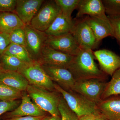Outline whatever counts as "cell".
Wrapping results in <instances>:
<instances>
[{
  "label": "cell",
  "mask_w": 120,
  "mask_h": 120,
  "mask_svg": "<svg viewBox=\"0 0 120 120\" xmlns=\"http://www.w3.org/2000/svg\"><path fill=\"white\" fill-rule=\"evenodd\" d=\"M107 83L105 80L99 79L77 80L72 90L97 105L102 101V96Z\"/></svg>",
  "instance_id": "obj_5"
},
{
  "label": "cell",
  "mask_w": 120,
  "mask_h": 120,
  "mask_svg": "<svg viewBox=\"0 0 120 120\" xmlns=\"http://www.w3.org/2000/svg\"><path fill=\"white\" fill-rule=\"evenodd\" d=\"M107 16L120 15V0H102Z\"/></svg>",
  "instance_id": "obj_27"
},
{
  "label": "cell",
  "mask_w": 120,
  "mask_h": 120,
  "mask_svg": "<svg viewBox=\"0 0 120 120\" xmlns=\"http://www.w3.org/2000/svg\"><path fill=\"white\" fill-rule=\"evenodd\" d=\"M107 16L112 26L113 37L120 45V15Z\"/></svg>",
  "instance_id": "obj_30"
},
{
  "label": "cell",
  "mask_w": 120,
  "mask_h": 120,
  "mask_svg": "<svg viewBox=\"0 0 120 120\" xmlns=\"http://www.w3.org/2000/svg\"><path fill=\"white\" fill-rule=\"evenodd\" d=\"M95 120H109L99 112L96 114Z\"/></svg>",
  "instance_id": "obj_36"
},
{
  "label": "cell",
  "mask_w": 120,
  "mask_h": 120,
  "mask_svg": "<svg viewBox=\"0 0 120 120\" xmlns=\"http://www.w3.org/2000/svg\"><path fill=\"white\" fill-rule=\"evenodd\" d=\"M108 82L101 97L102 100L112 96L120 95V68L115 72Z\"/></svg>",
  "instance_id": "obj_22"
},
{
  "label": "cell",
  "mask_w": 120,
  "mask_h": 120,
  "mask_svg": "<svg viewBox=\"0 0 120 120\" xmlns=\"http://www.w3.org/2000/svg\"><path fill=\"white\" fill-rule=\"evenodd\" d=\"M58 109L61 120H79V117L69 107L61 95L60 97Z\"/></svg>",
  "instance_id": "obj_26"
},
{
  "label": "cell",
  "mask_w": 120,
  "mask_h": 120,
  "mask_svg": "<svg viewBox=\"0 0 120 120\" xmlns=\"http://www.w3.org/2000/svg\"><path fill=\"white\" fill-rule=\"evenodd\" d=\"M95 59L93 50L86 49H81L73 56L68 69L76 81L90 79L105 80L106 75L99 68Z\"/></svg>",
  "instance_id": "obj_1"
},
{
  "label": "cell",
  "mask_w": 120,
  "mask_h": 120,
  "mask_svg": "<svg viewBox=\"0 0 120 120\" xmlns=\"http://www.w3.org/2000/svg\"><path fill=\"white\" fill-rule=\"evenodd\" d=\"M18 72L25 77L30 85L50 91L55 90L54 83L47 75L41 65L37 61L26 64Z\"/></svg>",
  "instance_id": "obj_4"
},
{
  "label": "cell",
  "mask_w": 120,
  "mask_h": 120,
  "mask_svg": "<svg viewBox=\"0 0 120 120\" xmlns=\"http://www.w3.org/2000/svg\"><path fill=\"white\" fill-rule=\"evenodd\" d=\"M26 91L32 101L41 109L51 116H60L58 106L60 95L54 91L30 84Z\"/></svg>",
  "instance_id": "obj_2"
},
{
  "label": "cell",
  "mask_w": 120,
  "mask_h": 120,
  "mask_svg": "<svg viewBox=\"0 0 120 120\" xmlns=\"http://www.w3.org/2000/svg\"><path fill=\"white\" fill-rule=\"evenodd\" d=\"M76 19L82 18L84 15L106 19L107 18L102 0H80Z\"/></svg>",
  "instance_id": "obj_16"
},
{
  "label": "cell",
  "mask_w": 120,
  "mask_h": 120,
  "mask_svg": "<svg viewBox=\"0 0 120 120\" xmlns=\"http://www.w3.org/2000/svg\"><path fill=\"white\" fill-rule=\"evenodd\" d=\"M74 24L71 33L81 49L93 50L99 44L92 30L83 18L73 20Z\"/></svg>",
  "instance_id": "obj_8"
},
{
  "label": "cell",
  "mask_w": 120,
  "mask_h": 120,
  "mask_svg": "<svg viewBox=\"0 0 120 120\" xmlns=\"http://www.w3.org/2000/svg\"><path fill=\"white\" fill-rule=\"evenodd\" d=\"M11 43L9 34L0 32V56L4 53Z\"/></svg>",
  "instance_id": "obj_32"
},
{
  "label": "cell",
  "mask_w": 120,
  "mask_h": 120,
  "mask_svg": "<svg viewBox=\"0 0 120 120\" xmlns=\"http://www.w3.org/2000/svg\"><path fill=\"white\" fill-rule=\"evenodd\" d=\"M83 18L99 43L106 37H113L112 29L108 17L103 19L86 15Z\"/></svg>",
  "instance_id": "obj_15"
},
{
  "label": "cell",
  "mask_w": 120,
  "mask_h": 120,
  "mask_svg": "<svg viewBox=\"0 0 120 120\" xmlns=\"http://www.w3.org/2000/svg\"><path fill=\"white\" fill-rule=\"evenodd\" d=\"M0 82L21 91H26L29 84L25 77L16 71L0 70Z\"/></svg>",
  "instance_id": "obj_19"
},
{
  "label": "cell",
  "mask_w": 120,
  "mask_h": 120,
  "mask_svg": "<svg viewBox=\"0 0 120 120\" xmlns=\"http://www.w3.org/2000/svg\"><path fill=\"white\" fill-rule=\"evenodd\" d=\"M0 116H1L0 115Z\"/></svg>",
  "instance_id": "obj_38"
},
{
  "label": "cell",
  "mask_w": 120,
  "mask_h": 120,
  "mask_svg": "<svg viewBox=\"0 0 120 120\" xmlns=\"http://www.w3.org/2000/svg\"><path fill=\"white\" fill-rule=\"evenodd\" d=\"M22 91L0 82V101H9L22 98Z\"/></svg>",
  "instance_id": "obj_24"
},
{
  "label": "cell",
  "mask_w": 120,
  "mask_h": 120,
  "mask_svg": "<svg viewBox=\"0 0 120 120\" xmlns=\"http://www.w3.org/2000/svg\"><path fill=\"white\" fill-rule=\"evenodd\" d=\"M73 57L45 45L38 62L44 66L68 69Z\"/></svg>",
  "instance_id": "obj_10"
},
{
  "label": "cell",
  "mask_w": 120,
  "mask_h": 120,
  "mask_svg": "<svg viewBox=\"0 0 120 120\" xmlns=\"http://www.w3.org/2000/svg\"><path fill=\"white\" fill-rule=\"evenodd\" d=\"M26 64L11 55L4 53L0 56L1 67L4 71L18 72Z\"/></svg>",
  "instance_id": "obj_21"
},
{
  "label": "cell",
  "mask_w": 120,
  "mask_h": 120,
  "mask_svg": "<svg viewBox=\"0 0 120 120\" xmlns=\"http://www.w3.org/2000/svg\"><path fill=\"white\" fill-rule=\"evenodd\" d=\"M41 120H61L60 116H45Z\"/></svg>",
  "instance_id": "obj_35"
},
{
  "label": "cell",
  "mask_w": 120,
  "mask_h": 120,
  "mask_svg": "<svg viewBox=\"0 0 120 120\" xmlns=\"http://www.w3.org/2000/svg\"><path fill=\"white\" fill-rule=\"evenodd\" d=\"M4 53L15 56L26 64H30L34 61L31 58L25 47L14 43H11Z\"/></svg>",
  "instance_id": "obj_23"
},
{
  "label": "cell",
  "mask_w": 120,
  "mask_h": 120,
  "mask_svg": "<svg viewBox=\"0 0 120 120\" xmlns=\"http://www.w3.org/2000/svg\"><path fill=\"white\" fill-rule=\"evenodd\" d=\"M44 116H45L39 117L26 116L8 118V119H5L4 120H41Z\"/></svg>",
  "instance_id": "obj_33"
},
{
  "label": "cell",
  "mask_w": 120,
  "mask_h": 120,
  "mask_svg": "<svg viewBox=\"0 0 120 120\" xmlns=\"http://www.w3.org/2000/svg\"><path fill=\"white\" fill-rule=\"evenodd\" d=\"M60 7L61 13L65 16L71 18L73 11L78 8L80 0H54Z\"/></svg>",
  "instance_id": "obj_25"
},
{
  "label": "cell",
  "mask_w": 120,
  "mask_h": 120,
  "mask_svg": "<svg viewBox=\"0 0 120 120\" xmlns=\"http://www.w3.org/2000/svg\"><path fill=\"white\" fill-rule=\"evenodd\" d=\"M1 69H1V67L0 64V70H1Z\"/></svg>",
  "instance_id": "obj_37"
},
{
  "label": "cell",
  "mask_w": 120,
  "mask_h": 120,
  "mask_svg": "<svg viewBox=\"0 0 120 120\" xmlns=\"http://www.w3.org/2000/svg\"><path fill=\"white\" fill-rule=\"evenodd\" d=\"M23 28L16 29L9 34L11 43L20 45L25 47L26 34Z\"/></svg>",
  "instance_id": "obj_28"
},
{
  "label": "cell",
  "mask_w": 120,
  "mask_h": 120,
  "mask_svg": "<svg viewBox=\"0 0 120 120\" xmlns=\"http://www.w3.org/2000/svg\"><path fill=\"white\" fill-rule=\"evenodd\" d=\"M25 26L15 12H0V32L9 34Z\"/></svg>",
  "instance_id": "obj_20"
},
{
  "label": "cell",
  "mask_w": 120,
  "mask_h": 120,
  "mask_svg": "<svg viewBox=\"0 0 120 120\" xmlns=\"http://www.w3.org/2000/svg\"><path fill=\"white\" fill-rule=\"evenodd\" d=\"M47 75L53 82L68 91H72L76 82L73 75L68 69L42 65Z\"/></svg>",
  "instance_id": "obj_12"
},
{
  "label": "cell",
  "mask_w": 120,
  "mask_h": 120,
  "mask_svg": "<svg viewBox=\"0 0 120 120\" xmlns=\"http://www.w3.org/2000/svg\"><path fill=\"white\" fill-rule=\"evenodd\" d=\"M54 86L55 90L60 93L69 107L79 118L85 115L96 114L99 112L96 103L82 95L72 90L67 91L57 84L54 83Z\"/></svg>",
  "instance_id": "obj_3"
},
{
  "label": "cell",
  "mask_w": 120,
  "mask_h": 120,
  "mask_svg": "<svg viewBox=\"0 0 120 120\" xmlns=\"http://www.w3.org/2000/svg\"><path fill=\"white\" fill-rule=\"evenodd\" d=\"M45 45L73 56L76 55L81 49L71 33L58 36H48Z\"/></svg>",
  "instance_id": "obj_9"
},
{
  "label": "cell",
  "mask_w": 120,
  "mask_h": 120,
  "mask_svg": "<svg viewBox=\"0 0 120 120\" xmlns=\"http://www.w3.org/2000/svg\"><path fill=\"white\" fill-rule=\"evenodd\" d=\"M96 114H91L85 115L80 117L78 120H95Z\"/></svg>",
  "instance_id": "obj_34"
},
{
  "label": "cell",
  "mask_w": 120,
  "mask_h": 120,
  "mask_svg": "<svg viewBox=\"0 0 120 120\" xmlns=\"http://www.w3.org/2000/svg\"><path fill=\"white\" fill-rule=\"evenodd\" d=\"M101 69L106 75L112 76L120 68V56L109 50L102 49L93 51Z\"/></svg>",
  "instance_id": "obj_13"
},
{
  "label": "cell",
  "mask_w": 120,
  "mask_h": 120,
  "mask_svg": "<svg viewBox=\"0 0 120 120\" xmlns=\"http://www.w3.org/2000/svg\"><path fill=\"white\" fill-rule=\"evenodd\" d=\"M16 5V0H0V12H14Z\"/></svg>",
  "instance_id": "obj_31"
},
{
  "label": "cell",
  "mask_w": 120,
  "mask_h": 120,
  "mask_svg": "<svg viewBox=\"0 0 120 120\" xmlns=\"http://www.w3.org/2000/svg\"><path fill=\"white\" fill-rule=\"evenodd\" d=\"M21 102L19 100L9 101H0V115L13 111L19 105Z\"/></svg>",
  "instance_id": "obj_29"
},
{
  "label": "cell",
  "mask_w": 120,
  "mask_h": 120,
  "mask_svg": "<svg viewBox=\"0 0 120 120\" xmlns=\"http://www.w3.org/2000/svg\"><path fill=\"white\" fill-rule=\"evenodd\" d=\"M45 1L16 0L15 12L25 25H30Z\"/></svg>",
  "instance_id": "obj_14"
},
{
  "label": "cell",
  "mask_w": 120,
  "mask_h": 120,
  "mask_svg": "<svg viewBox=\"0 0 120 120\" xmlns=\"http://www.w3.org/2000/svg\"><path fill=\"white\" fill-rule=\"evenodd\" d=\"M73 24L72 18L65 16L61 12L45 32L48 36H58L71 33Z\"/></svg>",
  "instance_id": "obj_18"
},
{
  "label": "cell",
  "mask_w": 120,
  "mask_h": 120,
  "mask_svg": "<svg viewBox=\"0 0 120 120\" xmlns=\"http://www.w3.org/2000/svg\"><path fill=\"white\" fill-rule=\"evenodd\" d=\"M99 111L109 120H120V95L112 96L97 104Z\"/></svg>",
  "instance_id": "obj_17"
},
{
  "label": "cell",
  "mask_w": 120,
  "mask_h": 120,
  "mask_svg": "<svg viewBox=\"0 0 120 120\" xmlns=\"http://www.w3.org/2000/svg\"><path fill=\"white\" fill-rule=\"evenodd\" d=\"M61 12L54 0H45L30 25L37 30L45 32Z\"/></svg>",
  "instance_id": "obj_6"
},
{
  "label": "cell",
  "mask_w": 120,
  "mask_h": 120,
  "mask_svg": "<svg viewBox=\"0 0 120 120\" xmlns=\"http://www.w3.org/2000/svg\"><path fill=\"white\" fill-rule=\"evenodd\" d=\"M46 113L32 101L26 93L22 94L21 103L18 107L13 111L6 113L4 117L7 119L26 116H46Z\"/></svg>",
  "instance_id": "obj_11"
},
{
  "label": "cell",
  "mask_w": 120,
  "mask_h": 120,
  "mask_svg": "<svg viewBox=\"0 0 120 120\" xmlns=\"http://www.w3.org/2000/svg\"><path fill=\"white\" fill-rule=\"evenodd\" d=\"M26 34V46L30 57L34 61H38L42 51L45 45L48 35L41 31L26 25L24 27Z\"/></svg>",
  "instance_id": "obj_7"
}]
</instances>
